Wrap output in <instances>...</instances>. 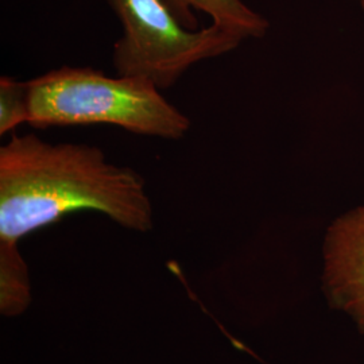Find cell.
I'll list each match as a JSON object with an SVG mask.
<instances>
[{"label":"cell","instance_id":"obj_1","mask_svg":"<svg viewBox=\"0 0 364 364\" xmlns=\"http://www.w3.org/2000/svg\"><path fill=\"white\" fill-rule=\"evenodd\" d=\"M84 210L135 232L154 227L144 177L109 162L102 149L52 144L34 134L14 135L0 147V242L19 243Z\"/></svg>","mask_w":364,"mask_h":364},{"label":"cell","instance_id":"obj_2","mask_svg":"<svg viewBox=\"0 0 364 364\" xmlns=\"http://www.w3.org/2000/svg\"><path fill=\"white\" fill-rule=\"evenodd\" d=\"M30 119L36 129L108 124L132 134L178 141L191 119L151 81L109 77L92 68L61 66L28 81Z\"/></svg>","mask_w":364,"mask_h":364},{"label":"cell","instance_id":"obj_3","mask_svg":"<svg viewBox=\"0 0 364 364\" xmlns=\"http://www.w3.org/2000/svg\"><path fill=\"white\" fill-rule=\"evenodd\" d=\"M122 25L114 45L117 76L151 81L161 91L192 66L232 52L243 41L220 26L189 28L165 0H105Z\"/></svg>","mask_w":364,"mask_h":364},{"label":"cell","instance_id":"obj_4","mask_svg":"<svg viewBox=\"0 0 364 364\" xmlns=\"http://www.w3.org/2000/svg\"><path fill=\"white\" fill-rule=\"evenodd\" d=\"M323 282L329 304L350 314L364 333V205L328 228Z\"/></svg>","mask_w":364,"mask_h":364},{"label":"cell","instance_id":"obj_5","mask_svg":"<svg viewBox=\"0 0 364 364\" xmlns=\"http://www.w3.org/2000/svg\"><path fill=\"white\" fill-rule=\"evenodd\" d=\"M183 26L198 28L195 11L207 14L212 23L237 38H262L270 23L262 14L250 9L243 0H165Z\"/></svg>","mask_w":364,"mask_h":364},{"label":"cell","instance_id":"obj_6","mask_svg":"<svg viewBox=\"0 0 364 364\" xmlns=\"http://www.w3.org/2000/svg\"><path fill=\"white\" fill-rule=\"evenodd\" d=\"M31 281L19 243L0 242V313L16 317L31 304Z\"/></svg>","mask_w":364,"mask_h":364},{"label":"cell","instance_id":"obj_7","mask_svg":"<svg viewBox=\"0 0 364 364\" xmlns=\"http://www.w3.org/2000/svg\"><path fill=\"white\" fill-rule=\"evenodd\" d=\"M30 119V85L4 76L0 78V135H6Z\"/></svg>","mask_w":364,"mask_h":364},{"label":"cell","instance_id":"obj_8","mask_svg":"<svg viewBox=\"0 0 364 364\" xmlns=\"http://www.w3.org/2000/svg\"><path fill=\"white\" fill-rule=\"evenodd\" d=\"M358 1H359V4H360V7H362V9H363V11H364V0H358Z\"/></svg>","mask_w":364,"mask_h":364}]
</instances>
